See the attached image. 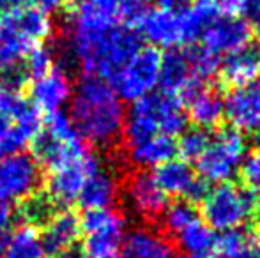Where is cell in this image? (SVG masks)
Masks as SVG:
<instances>
[{
    "mask_svg": "<svg viewBox=\"0 0 260 258\" xmlns=\"http://www.w3.org/2000/svg\"><path fill=\"white\" fill-rule=\"evenodd\" d=\"M140 46L138 32L112 14L75 7L68 18L66 55L85 75L110 82Z\"/></svg>",
    "mask_w": 260,
    "mask_h": 258,
    "instance_id": "1",
    "label": "cell"
},
{
    "mask_svg": "<svg viewBox=\"0 0 260 258\" xmlns=\"http://www.w3.org/2000/svg\"><path fill=\"white\" fill-rule=\"evenodd\" d=\"M68 117L83 141L96 147H112L122 136L126 112L110 82L83 75L73 90Z\"/></svg>",
    "mask_w": 260,
    "mask_h": 258,
    "instance_id": "2",
    "label": "cell"
},
{
    "mask_svg": "<svg viewBox=\"0 0 260 258\" xmlns=\"http://www.w3.org/2000/svg\"><path fill=\"white\" fill-rule=\"evenodd\" d=\"M218 11L204 4H195L181 13L165 9H151L135 30L138 32L140 39L149 43L152 48L174 50L182 48L186 45H193L200 39L204 28Z\"/></svg>",
    "mask_w": 260,
    "mask_h": 258,
    "instance_id": "3",
    "label": "cell"
},
{
    "mask_svg": "<svg viewBox=\"0 0 260 258\" xmlns=\"http://www.w3.org/2000/svg\"><path fill=\"white\" fill-rule=\"evenodd\" d=\"M186 122L188 117L181 99L165 92H151L133 101L124 117V143L129 147L156 134L174 138L186 129Z\"/></svg>",
    "mask_w": 260,
    "mask_h": 258,
    "instance_id": "4",
    "label": "cell"
},
{
    "mask_svg": "<svg viewBox=\"0 0 260 258\" xmlns=\"http://www.w3.org/2000/svg\"><path fill=\"white\" fill-rule=\"evenodd\" d=\"M255 210L250 190L234 182H221L207 191L202 200L204 223L212 230L229 232L241 228Z\"/></svg>",
    "mask_w": 260,
    "mask_h": 258,
    "instance_id": "5",
    "label": "cell"
},
{
    "mask_svg": "<svg viewBox=\"0 0 260 258\" xmlns=\"http://www.w3.org/2000/svg\"><path fill=\"white\" fill-rule=\"evenodd\" d=\"M248 156V141L241 131L219 129L211 136L207 149L199 158L197 166L207 184L229 182L241 170Z\"/></svg>",
    "mask_w": 260,
    "mask_h": 258,
    "instance_id": "6",
    "label": "cell"
},
{
    "mask_svg": "<svg viewBox=\"0 0 260 258\" xmlns=\"http://www.w3.org/2000/svg\"><path fill=\"white\" fill-rule=\"evenodd\" d=\"M85 152L89 149L83 138L62 112L48 115L46 126L34 138V158L48 170L73 158H80Z\"/></svg>",
    "mask_w": 260,
    "mask_h": 258,
    "instance_id": "7",
    "label": "cell"
},
{
    "mask_svg": "<svg viewBox=\"0 0 260 258\" xmlns=\"http://www.w3.org/2000/svg\"><path fill=\"white\" fill-rule=\"evenodd\" d=\"M127 221L117 209L85 210L80 217V232H83L82 253L85 258H106L117 253L126 237Z\"/></svg>",
    "mask_w": 260,
    "mask_h": 258,
    "instance_id": "8",
    "label": "cell"
},
{
    "mask_svg": "<svg viewBox=\"0 0 260 258\" xmlns=\"http://www.w3.org/2000/svg\"><path fill=\"white\" fill-rule=\"evenodd\" d=\"M161 53L152 46H140L129 60L110 80L117 96L124 101H137L154 92L159 83Z\"/></svg>",
    "mask_w": 260,
    "mask_h": 258,
    "instance_id": "9",
    "label": "cell"
},
{
    "mask_svg": "<svg viewBox=\"0 0 260 258\" xmlns=\"http://www.w3.org/2000/svg\"><path fill=\"white\" fill-rule=\"evenodd\" d=\"M100 165L101 161L92 152H85L80 158H73L50 168L46 179V196L55 205H71L78 202V195L87 177Z\"/></svg>",
    "mask_w": 260,
    "mask_h": 258,
    "instance_id": "10",
    "label": "cell"
},
{
    "mask_svg": "<svg viewBox=\"0 0 260 258\" xmlns=\"http://www.w3.org/2000/svg\"><path fill=\"white\" fill-rule=\"evenodd\" d=\"M41 165L25 152H16L0 159V200L23 202L36 195L41 184Z\"/></svg>",
    "mask_w": 260,
    "mask_h": 258,
    "instance_id": "11",
    "label": "cell"
},
{
    "mask_svg": "<svg viewBox=\"0 0 260 258\" xmlns=\"http://www.w3.org/2000/svg\"><path fill=\"white\" fill-rule=\"evenodd\" d=\"M251 38L253 32L250 21L244 20L241 14L218 13L204 28L200 41L202 48H206L212 55L225 57L251 43Z\"/></svg>",
    "mask_w": 260,
    "mask_h": 258,
    "instance_id": "12",
    "label": "cell"
},
{
    "mask_svg": "<svg viewBox=\"0 0 260 258\" xmlns=\"http://www.w3.org/2000/svg\"><path fill=\"white\" fill-rule=\"evenodd\" d=\"M161 92L174 96L181 101H188L197 90L204 87V83L197 78L191 67L188 48H174L167 50L161 55L159 67V83Z\"/></svg>",
    "mask_w": 260,
    "mask_h": 258,
    "instance_id": "13",
    "label": "cell"
},
{
    "mask_svg": "<svg viewBox=\"0 0 260 258\" xmlns=\"http://www.w3.org/2000/svg\"><path fill=\"white\" fill-rule=\"evenodd\" d=\"M71 76L62 65H55L46 75L32 80L30 85V103L39 112L52 115L58 114L64 106H68L73 96Z\"/></svg>",
    "mask_w": 260,
    "mask_h": 258,
    "instance_id": "14",
    "label": "cell"
},
{
    "mask_svg": "<svg viewBox=\"0 0 260 258\" xmlns=\"http://www.w3.org/2000/svg\"><path fill=\"white\" fill-rule=\"evenodd\" d=\"M124 195L129 209L144 219H156L167 207V195L161 191L152 173L137 172L126 180Z\"/></svg>",
    "mask_w": 260,
    "mask_h": 258,
    "instance_id": "15",
    "label": "cell"
},
{
    "mask_svg": "<svg viewBox=\"0 0 260 258\" xmlns=\"http://www.w3.org/2000/svg\"><path fill=\"white\" fill-rule=\"evenodd\" d=\"M41 129V112L34 104H30L28 110L20 117L0 115V159L21 152L28 141H34Z\"/></svg>",
    "mask_w": 260,
    "mask_h": 258,
    "instance_id": "16",
    "label": "cell"
},
{
    "mask_svg": "<svg viewBox=\"0 0 260 258\" xmlns=\"http://www.w3.org/2000/svg\"><path fill=\"white\" fill-rule=\"evenodd\" d=\"M223 85L239 89L251 85L260 76V46L248 43L246 46L225 55L218 64V72Z\"/></svg>",
    "mask_w": 260,
    "mask_h": 258,
    "instance_id": "17",
    "label": "cell"
},
{
    "mask_svg": "<svg viewBox=\"0 0 260 258\" xmlns=\"http://www.w3.org/2000/svg\"><path fill=\"white\" fill-rule=\"evenodd\" d=\"M225 117L237 131H260V83L232 89L225 99Z\"/></svg>",
    "mask_w": 260,
    "mask_h": 258,
    "instance_id": "18",
    "label": "cell"
},
{
    "mask_svg": "<svg viewBox=\"0 0 260 258\" xmlns=\"http://www.w3.org/2000/svg\"><path fill=\"white\" fill-rule=\"evenodd\" d=\"M34 43L18 27L13 13L0 14V75L20 67L25 55L34 48Z\"/></svg>",
    "mask_w": 260,
    "mask_h": 258,
    "instance_id": "19",
    "label": "cell"
},
{
    "mask_svg": "<svg viewBox=\"0 0 260 258\" xmlns=\"http://www.w3.org/2000/svg\"><path fill=\"white\" fill-rule=\"evenodd\" d=\"M41 242L45 253L50 256H58L60 253L75 248V242L80 237V217L69 210L55 212L46 225H43Z\"/></svg>",
    "mask_w": 260,
    "mask_h": 258,
    "instance_id": "20",
    "label": "cell"
},
{
    "mask_svg": "<svg viewBox=\"0 0 260 258\" xmlns=\"http://www.w3.org/2000/svg\"><path fill=\"white\" fill-rule=\"evenodd\" d=\"M122 246V258H181L177 248L161 232L147 227L129 232Z\"/></svg>",
    "mask_w": 260,
    "mask_h": 258,
    "instance_id": "21",
    "label": "cell"
},
{
    "mask_svg": "<svg viewBox=\"0 0 260 258\" xmlns=\"http://www.w3.org/2000/svg\"><path fill=\"white\" fill-rule=\"evenodd\" d=\"M119 180L110 168L101 163L83 184L78 195V203L85 210L92 209H108L115 203L119 196Z\"/></svg>",
    "mask_w": 260,
    "mask_h": 258,
    "instance_id": "22",
    "label": "cell"
},
{
    "mask_svg": "<svg viewBox=\"0 0 260 258\" xmlns=\"http://www.w3.org/2000/svg\"><path fill=\"white\" fill-rule=\"evenodd\" d=\"M175 152H177V147H175L174 138L167 136V134H156V136L126 147L127 161L142 170L156 168V166L170 161L174 159Z\"/></svg>",
    "mask_w": 260,
    "mask_h": 258,
    "instance_id": "23",
    "label": "cell"
},
{
    "mask_svg": "<svg viewBox=\"0 0 260 258\" xmlns=\"http://www.w3.org/2000/svg\"><path fill=\"white\" fill-rule=\"evenodd\" d=\"M186 117L200 129H212L225 117V99L218 90L202 87L188 99Z\"/></svg>",
    "mask_w": 260,
    "mask_h": 258,
    "instance_id": "24",
    "label": "cell"
},
{
    "mask_svg": "<svg viewBox=\"0 0 260 258\" xmlns=\"http://www.w3.org/2000/svg\"><path fill=\"white\" fill-rule=\"evenodd\" d=\"M38 228L21 225L0 242V258H45Z\"/></svg>",
    "mask_w": 260,
    "mask_h": 258,
    "instance_id": "25",
    "label": "cell"
},
{
    "mask_svg": "<svg viewBox=\"0 0 260 258\" xmlns=\"http://www.w3.org/2000/svg\"><path fill=\"white\" fill-rule=\"evenodd\" d=\"M152 177L165 195H175L182 196V198L188 195L189 188L197 180L191 166L182 159H170V161L156 166Z\"/></svg>",
    "mask_w": 260,
    "mask_h": 258,
    "instance_id": "26",
    "label": "cell"
},
{
    "mask_svg": "<svg viewBox=\"0 0 260 258\" xmlns=\"http://www.w3.org/2000/svg\"><path fill=\"white\" fill-rule=\"evenodd\" d=\"M214 248L221 258H260V235H251L243 228L223 232Z\"/></svg>",
    "mask_w": 260,
    "mask_h": 258,
    "instance_id": "27",
    "label": "cell"
},
{
    "mask_svg": "<svg viewBox=\"0 0 260 258\" xmlns=\"http://www.w3.org/2000/svg\"><path fill=\"white\" fill-rule=\"evenodd\" d=\"M177 246L188 255H204V253H211V249L216 246V235L214 230L209 228L202 219L197 217L195 221L182 228L177 235Z\"/></svg>",
    "mask_w": 260,
    "mask_h": 258,
    "instance_id": "28",
    "label": "cell"
},
{
    "mask_svg": "<svg viewBox=\"0 0 260 258\" xmlns=\"http://www.w3.org/2000/svg\"><path fill=\"white\" fill-rule=\"evenodd\" d=\"M159 217H161L163 230L168 235H174L175 237L182 228H186L199 216H197V210L193 207V203L186 202V200H175L172 203H167V207L159 214Z\"/></svg>",
    "mask_w": 260,
    "mask_h": 258,
    "instance_id": "29",
    "label": "cell"
},
{
    "mask_svg": "<svg viewBox=\"0 0 260 258\" xmlns=\"http://www.w3.org/2000/svg\"><path fill=\"white\" fill-rule=\"evenodd\" d=\"M55 214V203L48 196L32 195L21 202L20 216L23 217L25 225L38 228L39 225H46V221Z\"/></svg>",
    "mask_w": 260,
    "mask_h": 258,
    "instance_id": "30",
    "label": "cell"
},
{
    "mask_svg": "<svg viewBox=\"0 0 260 258\" xmlns=\"http://www.w3.org/2000/svg\"><path fill=\"white\" fill-rule=\"evenodd\" d=\"M209 140H211V134L206 129H184L181 133V138H179V143H175V147H177V152L181 154L182 161H199V158L207 149Z\"/></svg>",
    "mask_w": 260,
    "mask_h": 258,
    "instance_id": "31",
    "label": "cell"
},
{
    "mask_svg": "<svg viewBox=\"0 0 260 258\" xmlns=\"http://www.w3.org/2000/svg\"><path fill=\"white\" fill-rule=\"evenodd\" d=\"M57 65V59H55L53 48L43 45H38L25 55L23 59V72L27 78H39V76L46 75L50 69H53Z\"/></svg>",
    "mask_w": 260,
    "mask_h": 258,
    "instance_id": "32",
    "label": "cell"
},
{
    "mask_svg": "<svg viewBox=\"0 0 260 258\" xmlns=\"http://www.w3.org/2000/svg\"><path fill=\"white\" fill-rule=\"evenodd\" d=\"M28 103L20 92V87L9 85L0 80V115L6 117H20L28 110Z\"/></svg>",
    "mask_w": 260,
    "mask_h": 258,
    "instance_id": "33",
    "label": "cell"
},
{
    "mask_svg": "<svg viewBox=\"0 0 260 258\" xmlns=\"http://www.w3.org/2000/svg\"><path fill=\"white\" fill-rule=\"evenodd\" d=\"M151 9L152 0H117L115 18L127 27H137Z\"/></svg>",
    "mask_w": 260,
    "mask_h": 258,
    "instance_id": "34",
    "label": "cell"
},
{
    "mask_svg": "<svg viewBox=\"0 0 260 258\" xmlns=\"http://www.w3.org/2000/svg\"><path fill=\"white\" fill-rule=\"evenodd\" d=\"M241 173H243V180L246 184V190L251 193H260V151L253 154L246 156L243 166H241Z\"/></svg>",
    "mask_w": 260,
    "mask_h": 258,
    "instance_id": "35",
    "label": "cell"
},
{
    "mask_svg": "<svg viewBox=\"0 0 260 258\" xmlns=\"http://www.w3.org/2000/svg\"><path fill=\"white\" fill-rule=\"evenodd\" d=\"M115 6H117V0H76L75 7H82V9H89V11H96V13L115 16Z\"/></svg>",
    "mask_w": 260,
    "mask_h": 258,
    "instance_id": "36",
    "label": "cell"
},
{
    "mask_svg": "<svg viewBox=\"0 0 260 258\" xmlns=\"http://www.w3.org/2000/svg\"><path fill=\"white\" fill-rule=\"evenodd\" d=\"M14 223V210L9 202L0 200V241L7 237Z\"/></svg>",
    "mask_w": 260,
    "mask_h": 258,
    "instance_id": "37",
    "label": "cell"
},
{
    "mask_svg": "<svg viewBox=\"0 0 260 258\" xmlns=\"http://www.w3.org/2000/svg\"><path fill=\"white\" fill-rule=\"evenodd\" d=\"M66 2H68V0H32L36 9L43 11V13L48 14V16H52L55 13H60V11L64 9Z\"/></svg>",
    "mask_w": 260,
    "mask_h": 258,
    "instance_id": "38",
    "label": "cell"
},
{
    "mask_svg": "<svg viewBox=\"0 0 260 258\" xmlns=\"http://www.w3.org/2000/svg\"><path fill=\"white\" fill-rule=\"evenodd\" d=\"M152 2H156L159 9L174 11V13H181L189 6H193V0H152Z\"/></svg>",
    "mask_w": 260,
    "mask_h": 258,
    "instance_id": "39",
    "label": "cell"
},
{
    "mask_svg": "<svg viewBox=\"0 0 260 258\" xmlns=\"http://www.w3.org/2000/svg\"><path fill=\"white\" fill-rule=\"evenodd\" d=\"M199 4L209 6L212 9H216L218 13H236V0H199Z\"/></svg>",
    "mask_w": 260,
    "mask_h": 258,
    "instance_id": "40",
    "label": "cell"
},
{
    "mask_svg": "<svg viewBox=\"0 0 260 258\" xmlns=\"http://www.w3.org/2000/svg\"><path fill=\"white\" fill-rule=\"evenodd\" d=\"M260 7V0H236V13L237 14H253Z\"/></svg>",
    "mask_w": 260,
    "mask_h": 258,
    "instance_id": "41",
    "label": "cell"
},
{
    "mask_svg": "<svg viewBox=\"0 0 260 258\" xmlns=\"http://www.w3.org/2000/svg\"><path fill=\"white\" fill-rule=\"evenodd\" d=\"M32 4V0H0V9L6 13V11H16L28 7Z\"/></svg>",
    "mask_w": 260,
    "mask_h": 258,
    "instance_id": "42",
    "label": "cell"
},
{
    "mask_svg": "<svg viewBox=\"0 0 260 258\" xmlns=\"http://www.w3.org/2000/svg\"><path fill=\"white\" fill-rule=\"evenodd\" d=\"M250 27H251V32L257 34L260 39V7L253 14H250Z\"/></svg>",
    "mask_w": 260,
    "mask_h": 258,
    "instance_id": "43",
    "label": "cell"
},
{
    "mask_svg": "<svg viewBox=\"0 0 260 258\" xmlns=\"http://www.w3.org/2000/svg\"><path fill=\"white\" fill-rule=\"evenodd\" d=\"M55 258H85V256H83L82 249H78V248H69L68 251L60 253V255L55 256Z\"/></svg>",
    "mask_w": 260,
    "mask_h": 258,
    "instance_id": "44",
    "label": "cell"
},
{
    "mask_svg": "<svg viewBox=\"0 0 260 258\" xmlns=\"http://www.w3.org/2000/svg\"><path fill=\"white\" fill-rule=\"evenodd\" d=\"M255 217H257V225H258V228H260V202L255 205Z\"/></svg>",
    "mask_w": 260,
    "mask_h": 258,
    "instance_id": "45",
    "label": "cell"
},
{
    "mask_svg": "<svg viewBox=\"0 0 260 258\" xmlns=\"http://www.w3.org/2000/svg\"><path fill=\"white\" fill-rule=\"evenodd\" d=\"M191 258H219L218 255H212V253H204V255H195Z\"/></svg>",
    "mask_w": 260,
    "mask_h": 258,
    "instance_id": "46",
    "label": "cell"
},
{
    "mask_svg": "<svg viewBox=\"0 0 260 258\" xmlns=\"http://www.w3.org/2000/svg\"><path fill=\"white\" fill-rule=\"evenodd\" d=\"M106 258H122V256H119V255H117V253H115V255H112V256H106Z\"/></svg>",
    "mask_w": 260,
    "mask_h": 258,
    "instance_id": "47",
    "label": "cell"
},
{
    "mask_svg": "<svg viewBox=\"0 0 260 258\" xmlns=\"http://www.w3.org/2000/svg\"><path fill=\"white\" fill-rule=\"evenodd\" d=\"M258 151H260V138H258Z\"/></svg>",
    "mask_w": 260,
    "mask_h": 258,
    "instance_id": "48",
    "label": "cell"
}]
</instances>
